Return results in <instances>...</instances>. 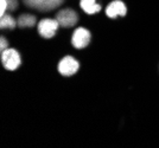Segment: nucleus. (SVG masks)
I'll use <instances>...</instances> for the list:
<instances>
[{"label": "nucleus", "instance_id": "f8f14e48", "mask_svg": "<svg viewBox=\"0 0 159 148\" xmlns=\"http://www.w3.org/2000/svg\"><path fill=\"white\" fill-rule=\"evenodd\" d=\"M7 1V11H16L18 8V1L17 0H6Z\"/></svg>", "mask_w": 159, "mask_h": 148}, {"label": "nucleus", "instance_id": "6e6552de", "mask_svg": "<svg viewBox=\"0 0 159 148\" xmlns=\"http://www.w3.org/2000/svg\"><path fill=\"white\" fill-rule=\"evenodd\" d=\"M36 23L37 18L32 14H21L17 20V24L20 27H32L36 25Z\"/></svg>", "mask_w": 159, "mask_h": 148}, {"label": "nucleus", "instance_id": "7ed1b4c3", "mask_svg": "<svg viewBox=\"0 0 159 148\" xmlns=\"http://www.w3.org/2000/svg\"><path fill=\"white\" fill-rule=\"evenodd\" d=\"M90 39H92V34L90 32L84 28V27H79L74 31L73 38H71V44H73L74 47L76 49H84V47L90 43Z\"/></svg>", "mask_w": 159, "mask_h": 148}, {"label": "nucleus", "instance_id": "f03ea898", "mask_svg": "<svg viewBox=\"0 0 159 148\" xmlns=\"http://www.w3.org/2000/svg\"><path fill=\"white\" fill-rule=\"evenodd\" d=\"M58 26H60V23L57 21V19H50V18L42 19L38 23V33L47 39L52 38L57 32Z\"/></svg>", "mask_w": 159, "mask_h": 148}, {"label": "nucleus", "instance_id": "f257e3e1", "mask_svg": "<svg viewBox=\"0 0 159 148\" xmlns=\"http://www.w3.org/2000/svg\"><path fill=\"white\" fill-rule=\"evenodd\" d=\"M1 63L6 70H17L21 63L19 52L16 49H5L4 51H1Z\"/></svg>", "mask_w": 159, "mask_h": 148}, {"label": "nucleus", "instance_id": "9d476101", "mask_svg": "<svg viewBox=\"0 0 159 148\" xmlns=\"http://www.w3.org/2000/svg\"><path fill=\"white\" fill-rule=\"evenodd\" d=\"M62 2H63V0H47L43 7L40 8V11H50L55 7L60 6Z\"/></svg>", "mask_w": 159, "mask_h": 148}, {"label": "nucleus", "instance_id": "423d86ee", "mask_svg": "<svg viewBox=\"0 0 159 148\" xmlns=\"http://www.w3.org/2000/svg\"><path fill=\"white\" fill-rule=\"evenodd\" d=\"M127 13V8H126V5L121 1V0H114L112 1L108 6L106 7V14L107 17H109V18H116L118 15H121V17H124V15H126Z\"/></svg>", "mask_w": 159, "mask_h": 148}, {"label": "nucleus", "instance_id": "9b49d317", "mask_svg": "<svg viewBox=\"0 0 159 148\" xmlns=\"http://www.w3.org/2000/svg\"><path fill=\"white\" fill-rule=\"evenodd\" d=\"M24 1H25V4H26L27 6L36 7V8L40 10L43 7V5L45 4L47 0H24Z\"/></svg>", "mask_w": 159, "mask_h": 148}, {"label": "nucleus", "instance_id": "4468645a", "mask_svg": "<svg viewBox=\"0 0 159 148\" xmlns=\"http://www.w3.org/2000/svg\"><path fill=\"white\" fill-rule=\"evenodd\" d=\"M7 47H8V41H7L4 37H1V38H0V51H4Z\"/></svg>", "mask_w": 159, "mask_h": 148}, {"label": "nucleus", "instance_id": "39448f33", "mask_svg": "<svg viewBox=\"0 0 159 148\" xmlns=\"http://www.w3.org/2000/svg\"><path fill=\"white\" fill-rule=\"evenodd\" d=\"M56 19H57V21L60 23V25L62 27H71L77 24L79 17H77V13L74 10L64 8V10H62L57 13Z\"/></svg>", "mask_w": 159, "mask_h": 148}, {"label": "nucleus", "instance_id": "0eeeda50", "mask_svg": "<svg viewBox=\"0 0 159 148\" xmlns=\"http://www.w3.org/2000/svg\"><path fill=\"white\" fill-rule=\"evenodd\" d=\"M80 6L87 14H94L101 11V5L96 2V0H81Z\"/></svg>", "mask_w": 159, "mask_h": 148}, {"label": "nucleus", "instance_id": "20e7f679", "mask_svg": "<svg viewBox=\"0 0 159 148\" xmlns=\"http://www.w3.org/2000/svg\"><path fill=\"white\" fill-rule=\"evenodd\" d=\"M79 67V62L76 61L74 57H71V56H66L58 63V71L63 76H73L74 74L77 72Z\"/></svg>", "mask_w": 159, "mask_h": 148}, {"label": "nucleus", "instance_id": "ddd939ff", "mask_svg": "<svg viewBox=\"0 0 159 148\" xmlns=\"http://www.w3.org/2000/svg\"><path fill=\"white\" fill-rule=\"evenodd\" d=\"M7 11V1L6 0H0V15H5V12Z\"/></svg>", "mask_w": 159, "mask_h": 148}, {"label": "nucleus", "instance_id": "1a4fd4ad", "mask_svg": "<svg viewBox=\"0 0 159 148\" xmlns=\"http://www.w3.org/2000/svg\"><path fill=\"white\" fill-rule=\"evenodd\" d=\"M16 25H18L17 21L14 20L10 14L2 15L1 19H0V27H1V28H11V30H12V28L16 27Z\"/></svg>", "mask_w": 159, "mask_h": 148}]
</instances>
